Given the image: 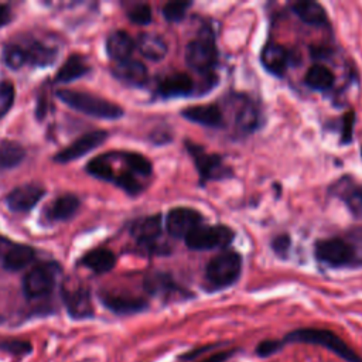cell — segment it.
Returning a JSON list of instances; mask_svg holds the SVG:
<instances>
[{
  "label": "cell",
  "mask_w": 362,
  "mask_h": 362,
  "mask_svg": "<svg viewBox=\"0 0 362 362\" xmlns=\"http://www.w3.org/2000/svg\"><path fill=\"white\" fill-rule=\"evenodd\" d=\"M219 344H211V345H204V346H197V348H192L191 351L188 352H184L180 355V361H194L199 356H205L206 352H212L214 349L218 348Z\"/></svg>",
  "instance_id": "39"
},
{
  "label": "cell",
  "mask_w": 362,
  "mask_h": 362,
  "mask_svg": "<svg viewBox=\"0 0 362 362\" xmlns=\"http://www.w3.org/2000/svg\"><path fill=\"white\" fill-rule=\"evenodd\" d=\"M315 257L332 267H344L355 262L356 253L352 243L341 238L320 240L315 245Z\"/></svg>",
  "instance_id": "7"
},
{
  "label": "cell",
  "mask_w": 362,
  "mask_h": 362,
  "mask_svg": "<svg viewBox=\"0 0 362 362\" xmlns=\"http://www.w3.org/2000/svg\"><path fill=\"white\" fill-rule=\"evenodd\" d=\"M259 124V110L252 100L242 102L236 112V126L246 133L253 132Z\"/></svg>",
  "instance_id": "30"
},
{
  "label": "cell",
  "mask_w": 362,
  "mask_h": 362,
  "mask_svg": "<svg viewBox=\"0 0 362 362\" xmlns=\"http://www.w3.org/2000/svg\"><path fill=\"white\" fill-rule=\"evenodd\" d=\"M354 123H355V115L354 112L345 113L342 117V132H341V143L348 144L352 140V132H354Z\"/></svg>",
  "instance_id": "38"
},
{
  "label": "cell",
  "mask_w": 362,
  "mask_h": 362,
  "mask_svg": "<svg viewBox=\"0 0 362 362\" xmlns=\"http://www.w3.org/2000/svg\"><path fill=\"white\" fill-rule=\"evenodd\" d=\"M55 281L54 270L49 269V266L40 264L31 269L23 279V290L27 297L37 298L48 294Z\"/></svg>",
  "instance_id": "11"
},
{
  "label": "cell",
  "mask_w": 362,
  "mask_h": 362,
  "mask_svg": "<svg viewBox=\"0 0 362 362\" xmlns=\"http://www.w3.org/2000/svg\"><path fill=\"white\" fill-rule=\"evenodd\" d=\"M161 233V215H151L136 221L132 226V235L139 243L153 246Z\"/></svg>",
  "instance_id": "19"
},
{
  "label": "cell",
  "mask_w": 362,
  "mask_h": 362,
  "mask_svg": "<svg viewBox=\"0 0 362 362\" xmlns=\"http://www.w3.org/2000/svg\"><path fill=\"white\" fill-rule=\"evenodd\" d=\"M361 156H362V148H361Z\"/></svg>",
  "instance_id": "44"
},
{
  "label": "cell",
  "mask_w": 362,
  "mask_h": 362,
  "mask_svg": "<svg viewBox=\"0 0 362 362\" xmlns=\"http://www.w3.org/2000/svg\"><path fill=\"white\" fill-rule=\"evenodd\" d=\"M11 17V13H10V8L7 6H0V27L7 24L8 20Z\"/></svg>",
  "instance_id": "43"
},
{
  "label": "cell",
  "mask_w": 362,
  "mask_h": 362,
  "mask_svg": "<svg viewBox=\"0 0 362 362\" xmlns=\"http://www.w3.org/2000/svg\"><path fill=\"white\" fill-rule=\"evenodd\" d=\"M185 146L191 157L194 158L197 171L199 173L202 182L209 180H225L233 175L232 170L223 164L222 157L216 154H209L201 146L191 141H185Z\"/></svg>",
  "instance_id": "6"
},
{
  "label": "cell",
  "mask_w": 362,
  "mask_h": 362,
  "mask_svg": "<svg viewBox=\"0 0 362 362\" xmlns=\"http://www.w3.org/2000/svg\"><path fill=\"white\" fill-rule=\"evenodd\" d=\"M242 272V256L235 250H223L212 257L205 267V290H223L239 279Z\"/></svg>",
  "instance_id": "2"
},
{
  "label": "cell",
  "mask_w": 362,
  "mask_h": 362,
  "mask_svg": "<svg viewBox=\"0 0 362 362\" xmlns=\"http://www.w3.org/2000/svg\"><path fill=\"white\" fill-rule=\"evenodd\" d=\"M136 47L140 51V54L150 61H161L168 51L167 42L158 34L153 33L140 34Z\"/></svg>",
  "instance_id": "20"
},
{
  "label": "cell",
  "mask_w": 362,
  "mask_h": 362,
  "mask_svg": "<svg viewBox=\"0 0 362 362\" xmlns=\"http://www.w3.org/2000/svg\"><path fill=\"white\" fill-rule=\"evenodd\" d=\"M25 156L24 147L13 140L0 143V170H7L18 165Z\"/></svg>",
  "instance_id": "29"
},
{
  "label": "cell",
  "mask_w": 362,
  "mask_h": 362,
  "mask_svg": "<svg viewBox=\"0 0 362 362\" xmlns=\"http://www.w3.org/2000/svg\"><path fill=\"white\" fill-rule=\"evenodd\" d=\"M134 41L126 31H113L106 41V51L109 57L117 62L124 61L130 57L134 49Z\"/></svg>",
  "instance_id": "21"
},
{
  "label": "cell",
  "mask_w": 362,
  "mask_h": 362,
  "mask_svg": "<svg viewBox=\"0 0 362 362\" xmlns=\"http://www.w3.org/2000/svg\"><path fill=\"white\" fill-rule=\"evenodd\" d=\"M238 352V349L230 348V349H222V351H216V352H209V355L204 356L201 361L198 362H226L230 356H233Z\"/></svg>",
  "instance_id": "40"
},
{
  "label": "cell",
  "mask_w": 362,
  "mask_h": 362,
  "mask_svg": "<svg viewBox=\"0 0 362 362\" xmlns=\"http://www.w3.org/2000/svg\"><path fill=\"white\" fill-rule=\"evenodd\" d=\"M127 17L132 23L134 24H148L151 21V8L148 4L140 3L133 6L129 11H127Z\"/></svg>",
  "instance_id": "35"
},
{
  "label": "cell",
  "mask_w": 362,
  "mask_h": 362,
  "mask_svg": "<svg viewBox=\"0 0 362 362\" xmlns=\"http://www.w3.org/2000/svg\"><path fill=\"white\" fill-rule=\"evenodd\" d=\"M34 259V249L27 245L11 243L3 255V267L10 272L24 269Z\"/></svg>",
  "instance_id": "23"
},
{
  "label": "cell",
  "mask_w": 362,
  "mask_h": 362,
  "mask_svg": "<svg viewBox=\"0 0 362 362\" xmlns=\"http://www.w3.org/2000/svg\"><path fill=\"white\" fill-rule=\"evenodd\" d=\"M0 348L10 351L13 354H24L27 351H30V344L27 342H21V341H8V342H3L0 344Z\"/></svg>",
  "instance_id": "42"
},
{
  "label": "cell",
  "mask_w": 362,
  "mask_h": 362,
  "mask_svg": "<svg viewBox=\"0 0 362 362\" xmlns=\"http://www.w3.org/2000/svg\"><path fill=\"white\" fill-rule=\"evenodd\" d=\"M286 344L283 342V339H274V338H270V339H263L257 344L255 352L257 356L260 358H267V356H272L274 354H277L279 351L283 349Z\"/></svg>",
  "instance_id": "36"
},
{
  "label": "cell",
  "mask_w": 362,
  "mask_h": 362,
  "mask_svg": "<svg viewBox=\"0 0 362 362\" xmlns=\"http://www.w3.org/2000/svg\"><path fill=\"white\" fill-rule=\"evenodd\" d=\"M81 263L85 267L100 274V273H106L113 269V266L116 264V257L107 249H95V250L86 253L81 259Z\"/></svg>",
  "instance_id": "26"
},
{
  "label": "cell",
  "mask_w": 362,
  "mask_h": 362,
  "mask_svg": "<svg viewBox=\"0 0 362 362\" xmlns=\"http://www.w3.org/2000/svg\"><path fill=\"white\" fill-rule=\"evenodd\" d=\"M3 58H4V62L13 69H18L24 64H28L25 48L16 45V44H10V45L4 47Z\"/></svg>",
  "instance_id": "33"
},
{
  "label": "cell",
  "mask_w": 362,
  "mask_h": 362,
  "mask_svg": "<svg viewBox=\"0 0 362 362\" xmlns=\"http://www.w3.org/2000/svg\"><path fill=\"white\" fill-rule=\"evenodd\" d=\"M185 61L189 68L201 74H209L214 69L218 61V49L211 28H204L195 40L188 42Z\"/></svg>",
  "instance_id": "4"
},
{
  "label": "cell",
  "mask_w": 362,
  "mask_h": 362,
  "mask_svg": "<svg viewBox=\"0 0 362 362\" xmlns=\"http://www.w3.org/2000/svg\"><path fill=\"white\" fill-rule=\"evenodd\" d=\"M57 96L69 107L92 117L113 120L123 116V109L119 105L83 90L61 89Z\"/></svg>",
  "instance_id": "3"
},
{
  "label": "cell",
  "mask_w": 362,
  "mask_h": 362,
  "mask_svg": "<svg viewBox=\"0 0 362 362\" xmlns=\"http://www.w3.org/2000/svg\"><path fill=\"white\" fill-rule=\"evenodd\" d=\"M272 247L273 250L280 255V256H286L288 247H290V236L288 235H279L273 239L272 242Z\"/></svg>",
  "instance_id": "41"
},
{
  "label": "cell",
  "mask_w": 362,
  "mask_h": 362,
  "mask_svg": "<svg viewBox=\"0 0 362 362\" xmlns=\"http://www.w3.org/2000/svg\"><path fill=\"white\" fill-rule=\"evenodd\" d=\"M106 137H107V133L105 130L89 132V133L78 137L75 141H72L69 146H66L59 153H57L54 156V160L57 163L74 161V160L85 156L90 150L96 148L98 146H100L106 140Z\"/></svg>",
  "instance_id": "9"
},
{
  "label": "cell",
  "mask_w": 362,
  "mask_h": 362,
  "mask_svg": "<svg viewBox=\"0 0 362 362\" xmlns=\"http://www.w3.org/2000/svg\"><path fill=\"white\" fill-rule=\"evenodd\" d=\"M304 82L307 86L315 90H328L334 85V74L324 65H313L305 76Z\"/></svg>",
  "instance_id": "28"
},
{
  "label": "cell",
  "mask_w": 362,
  "mask_h": 362,
  "mask_svg": "<svg viewBox=\"0 0 362 362\" xmlns=\"http://www.w3.org/2000/svg\"><path fill=\"white\" fill-rule=\"evenodd\" d=\"M44 188L35 182L20 185L8 192L6 197L7 206L14 212H25L37 205L44 195Z\"/></svg>",
  "instance_id": "12"
},
{
  "label": "cell",
  "mask_w": 362,
  "mask_h": 362,
  "mask_svg": "<svg viewBox=\"0 0 362 362\" xmlns=\"http://www.w3.org/2000/svg\"><path fill=\"white\" fill-rule=\"evenodd\" d=\"M191 6H192L191 1H168L163 7V16L165 17L167 21L178 23L185 17L187 10Z\"/></svg>",
  "instance_id": "34"
},
{
  "label": "cell",
  "mask_w": 362,
  "mask_h": 362,
  "mask_svg": "<svg viewBox=\"0 0 362 362\" xmlns=\"http://www.w3.org/2000/svg\"><path fill=\"white\" fill-rule=\"evenodd\" d=\"M62 298L71 317L88 318L92 315L93 308L90 294L83 284H65L62 287Z\"/></svg>",
  "instance_id": "10"
},
{
  "label": "cell",
  "mask_w": 362,
  "mask_h": 362,
  "mask_svg": "<svg viewBox=\"0 0 362 362\" xmlns=\"http://www.w3.org/2000/svg\"><path fill=\"white\" fill-rule=\"evenodd\" d=\"M202 215L197 209L187 206L173 208L165 216V228L170 236L185 239L188 233L202 222Z\"/></svg>",
  "instance_id": "8"
},
{
  "label": "cell",
  "mask_w": 362,
  "mask_h": 362,
  "mask_svg": "<svg viewBox=\"0 0 362 362\" xmlns=\"http://www.w3.org/2000/svg\"><path fill=\"white\" fill-rule=\"evenodd\" d=\"M192 89H194L192 79L182 72H175L164 76L157 86V92L163 98L187 96L192 92Z\"/></svg>",
  "instance_id": "18"
},
{
  "label": "cell",
  "mask_w": 362,
  "mask_h": 362,
  "mask_svg": "<svg viewBox=\"0 0 362 362\" xmlns=\"http://www.w3.org/2000/svg\"><path fill=\"white\" fill-rule=\"evenodd\" d=\"M260 61L266 71L276 76H281L288 65V51L280 44L269 42L260 54Z\"/></svg>",
  "instance_id": "17"
},
{
  "label": "cell",
  "mask_w": 362,
  "mask_h": 362,
  "mask_svg": "<svg viewBox=\"0 0 362 362\" xmlns=\"http://www.w3.org/2000/svg\"><path fill=\"white\" fill-rule=\"evenodd\" d=\"M90 66L82 55H71L57 72V82H72L89 72Z\"/></svg>",
  "instance_id": "25"
},
{
  "label": "cell",
  "mask_w": 362,
  "mask_h": 362,
  "mask_svg": "<svg viewBox=\"0 0 362 362\" xmlns=\"http://www.w3.org/2000/svg\"><path fill=\"white\" fill-rule=\"evenodd\" d=\"M123 163L127 165V168L139 175L148 177L151 174V163L141 154L137 153H120Z\"/></svg>",
  "instance_id": "32"
},
{
  "label": "cell",
  "mask_w": 362,
  "mask_h": 362,
  "mask_svg": "<svg viewBox=\"0 0 362 362\" xmlns=\"http://www.w3.org/2000/svg\"><path fill=\"white\" fill-rule=\"evenodd\" d=\"M78 208H79V199L72 194H64L51 204L48 209V215L54 221H65L71 218Z\"/></svg>",
  "instance_id": "27"
},
{
  "label": "cell",
  "mask_w": 362,
  "mask_h": 362,
  "mask_svg": "<svg viewBox=\"0 0 362 362\" xmlns=\"http://www.w3.org/2000/svg\"><path fill=\"white\" fill-rule=\"evenodd\" d=\"M284 344H310V345H318L321 348H325L327 351L335 354L345 362H362V356L354 351L339 335H337L331 329L325 328H314V327H305V328H297L286 334L283 338Z\"/></svg>",
  "instance_id": "1"
},
{
  "label": "cell",
  "mask_w": 362,
  "mask_h": 362,
  "mask_svg": "<svg viewBox=\"0 0 362 362\" xmlns=\"http://www.w3.org/2000/svg\"><path fill=\"white\" fill-rule=\"evenodd\" d=\"M112 74L117 81H120L126 85H132V86L144 85L147 82V76H148L147 68L144 66V64H141L137 59H132V58L117 62L112 68Z\"/></svg>",
  "instance_id": "13"
},
{
  "label": "cell",
  "mask_w": 362,
  "mask_h": 362,
  "mask_svg": "<svg viewBox=\"0 0 362 362\" xmlns=\"http://www.w3.org/2000/svg\"><path fill=\"white\" fill-rule=\"evenodd\" d=\"M14 86L8 81L0 82V117H3L13 106Z\"/></svg>",
  "instance_id": "37"
},
{
  "label": "cell",
  "mask_w": 362,
  "mask_h": 362,
  "mask_svg": "<svg viewBox=\"0 0 362 362\" xmlns=\"http://www.w3.org/2000/svg\"><path fill=\"white\" fill-rule=\"evenodd\" d=\"M332 194L344 199L355 214L362 212V185L361 184H355L344 178L332 187Z\"/></svg>",
  "instance_id": "24"
},
{
  "label": "cell",
  "mask_w": 362,
  "mask_h": 362,
  "mask_svg": "<svg viewBox=\"0 0 362 362\" xmlns=\"http://www.w3.org/2000/svg\"><path fill=\"white\" fill-rule=\"evenodd\" d=\"M28 64L33 65H49L55 58V51L41 42H33L25 48Z\"/></svg>",
  "instance_id": "31"
},
{
  "label": "cell",
  "mask_w": 362,
  "mask_h": 362,
  "mask_svg": "<svg viewBox=\"0 0 362 362\" xmlns=\"http://www.w3.org/2000/svg\"><path fill=\"white\" fill-rule=\"evenodd\" d=\"M291 11L305 24L310 25H324L328 21L325 8L315 1H297L291 4Z\"/></svg>",
  "instance_id": "22"
},
{
  "label": "cell",
  "mask_w": 362,
  "mask_h": 362,
  "mask_svg": "<svg viewBox=\"0 0 362 362\" xmlns=\"http://www.w3.org/2000/svg\"><path fill=\"white\" fill-rule=\"evenodd\" d=\"M233 230L226 225H202L194 228L185 238V245L191 250L223 249L233 240Z\"/></svg>",
  "instance_id": "5"
},
{
  "label": "cell",
  "mask_w": 362,
  "mask_h": 362,
  "mask_svg": "<svg viewBox=\"0 0 362 362\" xmlns=\"http://www.w3.org/2000/svg\"><path fill=\"white\" fill-rule=\"evenodd\" d=\"M100 300L109 310H112L116 314H134V313L144 311L148 307L144 298L133 297L127 294L106 293L100 296Z\"/></svg>",
  "instance_id": "16"
},
{
  "label": "cell",
  "mask_w": 362,
  "mask_h": 362,
  "mask_svg": "<svg viewBox=\"0 0 362 362\" xmlns=\"http://www.w3.org/2000/svg\"><path fill=\"white\" fill-rule=\"evenodd\" d=\"M144 288L151 296H157V297H163V298L171 297L174 294L187 297V291L182 290L181 287H178V284L167 273H160V272L150 273L144 279Z\"/></svg>",
  "instance_id": "15"
},
{
  "label": "cell",
  "mask_w": 362,
  "mask_h": 362,
  "mask_svg": "<svg viewBox=\"0 0 362 362\" xmlns=\"http://www.w3.org/2000/svg\"><path fill=\"white\" fill-rule=\"evenodd\" d=\"M181 116L192 123L208 126V127H219L223 124V116L218 105H195L181 110Z\"/></svg>",
  "instance_id": "14"
}]
</instances>
